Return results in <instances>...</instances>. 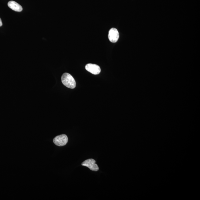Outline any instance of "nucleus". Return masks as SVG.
<instances>
[{"instance_id":"1","label":"nucleus","mask_w":200,"mask_h":200,"mask_svg":"<svg viewBox=\"0 0 200 200\" xmlns=\"http://www.w3.org/2000/svg\"><path fill=\"white\" fill-rule=\"evenodd\" d=\"M61 82L64 85L71 89L75 88L76 86V82L73 76L68 73L63 74L61 77Z\"/></svg>"},{"instance_id":"2","label":"nucleus","mask_w":200,"mask_h":200,"mask_svg":"<svg viewBox=\"0 0 200 200\" xmlns=\"http://www.w3.org/2000/svg\"><path fill=\"white\" fill-rule=\"evenodd\" d=\"M68 136L65 134L58 136L53 140L54 144L59 146H65L68 142Z\"/></svg>"},{"instance_id":"3","label":"nucleus","mask_w":200,"mask_h":200,"mask_svg":"<svg viewBox=\"0 0 200 200\" xmlns=\"http://www.w3.org/2000/svg\"><path fill=\"white\" fill-rule=\"evenodd\" d=\"M95 163L96 161L94 159H90L84 161L82 163V165L88 167L92 171H97L99 170V168Z\"/></svg>"},{"instance_id":"4","label":"nucleus","mask_w":200,"mask_h":200,"mask_svg":"<svg viewBox=\"0 0 200 200\" xmlns=\"http://www.w3.org/2000/svg\"><path fill=\"white\" fill-rule=\"evenodd\" d=\"M119 33L117 29L112 28L109 32L108 38L112 43H116L119 38Z\"/></svg>"},{"instance_id":"5","label":"nucleus","mask_w":200,"mask_h":200,"mask_svg":"<svg viewBox=\"0 0 200 200\" xmlns=\"http://www.w3.org/2000/svg\"><path fill=\"white\" fill-rule=\"evenodd\" d=\"M85 69L87 71L93 75H98L101 72L100 67L96 64H87L85 66Z\"/></svg>"},{"instance_id":"6","label":"nucleus","mask_w":200,"mask_h":200,"mask_svg":"<svg viewBox=\"0 0 200 200\" xmlns=\"http://www.w3.org/2000/svg\"><path fill=\"white\" fill-rule=\"evenodd\" d=\"M8 5L10 8L16 12H20L23 10L21 6L15 1H10L8 2Z\"/></svg>"},{"instance_id":"7","label":"nucleus","mask_w":200,"mask_h":200,"mask_svg":"<svg viewBox=\"0 0 200 200\" xmlns=\"http://www.w3.org/2000/svg\"><path fill=\"white\" fill-rule=\"evenodd\" d=\"M2 20H1V18H0V27L1 26H2Z\"/></svg>"}]
</instances>
